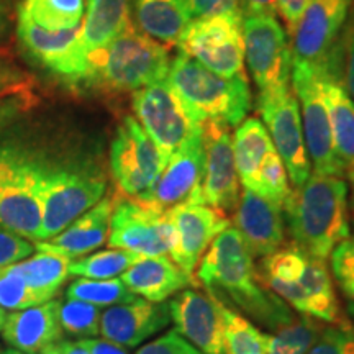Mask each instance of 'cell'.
I'll use <instances>...</instances> for the list:
<instances>
[{
    "mask_svg": "<svg viewBox=\"0 0 354 354\" xmlns=\"http://www.w3.org/2000/svg\"><path fill=\"white\" fill-rule=\"evenodd\" d=\"M312 0H276V10L286 24V33L294 35Z\"/></svg>",
    "mask_w": 354,
    "mask_h": 354,
    "instance_id": "46",
    "label": "cell"
},
{
    "mask_svg": "<svg viewBox=\"0 0 354 354\" xmlns=\"http://www.w3.org/2000/svg\"><path fill=\"white\" fill-rule=\"evenodd\" d=\"M15 21L17 15H13L10 0H0V46H6L12 39Z\"/></svg>",
    "mask_w": 354,
    "mask_h": 354,
    "instance_id": "48",
    "label": "cell"
},
{
    "mask_svg": "<svg viewBox=\"0 0 354 354\" xmlns=\"http://www.w3.org/2000/svg\"><path fill=\"white\" fill-rule=\"evenodd\" d=\"M234 228L241 234L251 256L266 258L286 243V221L282 207L250 189H243Z\"/></svg>",
    "mask_w": 354,
    "mask_h": 354,
    "instance_id": "21",
    "label": "cell"
},
{
    "mask_svg": "<svg viewBox=\"0 0 354 354\" xmlns=\"http://www.w3.org/2000/svg\"><path fill=\"white\" fill-rule=\"evenodd\" d=\"M39 354H64L63 349H61V344H51V346L44 348Z\"/></svg>",
    "mask_w": 354,
    "mask_h": 354,
    "instance_id": "52",
    "label": "cell"
},
{
    "mask_svg": "<svg viewBox=\"0 0 354 354\" xmlns=\"http://www.w3.org/2000/svg\"><path fill=\"white\" fill-rule=\"evenodd\" d=\"M167 81L203 123L238 127L253 107L246 77H221L180 51L172 57Z\"/></svg>",
    "mask_w": 354,
    "mask_h": 354,
    "instance_id": "4",
    "label": "cell"
},
{
    "mask_svg": "<svg viewBox=\"0 0 354 354\" xmlns=\"http://www.w3.org/2000/svg\"><path fill=\"white\" fill-rule=\"evenodd\" d=\"M2 354H25V353H21V351H19V349H13V348H8V349H3V353Z\"/></svg>",
    "mask_w": 354,
    "mask_h": 354,
    "instance_id": "56",
    "label": "cell"
},
{
    "mask_svg": "<svg viewBox=\"0 0 354 354\" xmlns=\"http://www.w3.org/2000/svg\"><path fill=\"white\" fill-rule=\"evenodd\" d=\"M146 256L133 253L128 250H112L92 253L76 261H71L69 276H81L87 279H115L128 271Z\"/></svg>",
    "mask_w": 354,
    "mask_h": 354,
    "instance_id": "33",
    "label": "cell"
},
{
    "mask_svg": "<svg viewBox=\"0 0 354 354\" xmlns=\"http://www.w3.org/2000/svg\"><path fill=\"white\" fill-rule=\"evenodd\" d=\"M61 349H63L64 354H88L87 349L82 346L81 343H71V342H63L59 343Z\"/></svg>",
    "mask_w": 354,
    "mask_h": 354,
    "instance_id": "51",
    "label": "cell"
},
{
    "mask_svg": "<svg viewBox=\"0 0 354 354\" xmlns=\"http://www.w3.org/2000/svg\"><path fill=\"white\" fill-rule=\"evenodd\" d=\"M59 308V300L53 299L50 302L8 313L0 333L2 339L10 348L25 354H39L63 336Z\"/></svg>",
    "mask_w": 354,
    "mask_h": 354,
    "instance_id": "24",
    "label": "cell"
},
{
    "mask_svg": "<svg viewBox=\"0 0 354 354\" xmlns=\"http://www.w3.org/2000/svg\"><path fill=\"white\" fill-rule=\"evenodd\" d=\"M196 276L209 294L221 292L234 307L266 328L277 331L297 318L284 300L259 281L253 256L236 228L228 227L212 241Z\"/></svg>",
    "mask_w": 354,
    "mask_h": 354,
    "instance_id": "1",
    "label": "cell"
},
{
    "mask_svg": "<svg viewBox=\"0 0 354 354\" xmlns=\"http://www.w3.org/2000/svg\"><path fill=\"white\" fill-rule=\"evenodd\" d=\"M245 61L261 92L290 87L292 50L284 26L274 15L243 17Z\"/></svg>",
    "mask_w": 354,
    "mask_h": 354,
    "instance_id": "11",
    "label": "cell"
},
{
    "mask_svg": "<svg viewBox=\"0 0 354 354\" xmlns=\"http://www.w3.org/2000/svg\"><path fill=\"white\" fill-rule=\"evenodd\" d=\"M258 110L274 148L284 162L289 180L300 187L312 176V162L305 146L299 100L294 88L286 87L258 94Z\"/></svg>",
    "mask_w": 354,
    "mask_h": 354,
    "instance_id": "12",
    "label": "cell"
},
{
    "mask_svg": "<svg viewBox=\"0 0 354 354\" xmlns=\"http://www.w3.org/2000/svg\"><path fill=\"white\" fill-rule=\"evenodd\" d=\"M205 141V169L202 184L187 201L203 203L223 214H234L241 198V183L233 154V138L230 128L218 123H203Z\"/></svg>",
    "mask_w": 354,
    "mask_h": 354,
    "instance_id": "16",
    "label": "cell"
},
{
    "mask_svg": "<svg viewBox=\"0 0 354 354\" xmlns=\"http://www.w3.org/2000/svg\"><path fill=\"white\" fill-rule=\"evenodd\" d=\"M331 271L339 290L354 302V233L331 251Z\"/></svg>",
    "mask_w": 354,
    "mask_h": 354,
    "instance_id": "39",
    "label": "cell"
},
{
    "mask_svg": "<svg viewBox=\"0 0 354 354\" xmlns=\"http://www.w3.org/2000/svg\"><path fill=\"white\" fill-rule=\"evenodd\" d=\"M33 102L35 99L26 87L8 92L6 95H0V127H3L13 117L24 113L26 109L32 107Z\"/></svg>",
    "mask_w": 354,
    "mask_h": 354,
    "instance_id": "44",
    "label": "cell"
},
{
    "mask_svg": "<svg viewBox=\"0 0 354 354\" xmlns=\"http://www.w3.org/2000/svg\"><path fill=\"white\" fill-rule=\"evenodd\" d=\"M133 0H86L82 43L87 55L100 51L131 25Z\"/></svg>",
    "mask_w": 354,
    "mask_h": 354,
    "instance_id": "27",
    "label": "cell"
},
{
    "mask_svg": "<svg viewBox=\"0 0 354 354\" xmlns=\"http://www.w3.org/2000/svg\"><path fill=\"white\" fill-rule=\"evenodd\" d=\"M44 162L15 148H0V228L39 241Z\"/></svg>",
    "mask_w": 354,
    "mask_h": 354,
    "instance_id": "5",
    "label": "cell"
},
{
    "mask_svg": "<svg viewBox=\"0 0 354 354\" xmlns=\"http://www.w3.org/2000/svg\"><path fill=\"white\" fill-rule=\"evenodd\" d=\"M165 167L161 151L138 120L123 118L110 146V169L118 189L127 197L138 198L151 189Z\"/></svg>",
    "mask_w": 354,
    "mask_h": 354,
    "instance_id": "13",
    "label": "cell"
},
{
    "mask_svg": "<svg viewBox=\"0 0 354 354\" xmlns=\"http://www.w3.org/2000/svg\"><path fill=\"white\" fill-rule=\"evenodd\" d=\"M84 15L86 0H24L17 8V17L51 32L76 28L84 21Z\"/></svg>",
    "mask_w": 354,
    "mask_h": 354,
    "instance_id": "31",
    "label": "cell"
},
{
    "mask_svg": "<svg viewBox=\"0 0 354 354\" xmlns=\"http://www.w3.org/2000/svg\"><path fill=\"white\" fill-rule=\"evenodd\" d=\"M136 354H203L174 330L158 336L156 339L141 346Z\"/></svg>",
    "mask_w": 354,
    "mask_h": 354,
    "instance_id": "43",
    "label": "cell"
},
{
    "mask_svg": "<svg viewBox=\"0 0 354 354\" xmlns=\"http://www.w3.org/2000/svg\"><path fill=\"white\" fill-rule=\"evenodd\" d=\"M348 30H346V41H344V87L351 95V99L354 100V6H353V12H351V19H349L348 24Z\"/></svg>",
    "mask_w": 354,
    "mask_h": 354,
    "instance_id": "47",
    "label": "cell"
},
{
    "mask_svg": "<svg viewBox=\"0 0 354 354\" xmlns=\"http://www.w3.org/2000/svg\"><path fill=\"white\" fill-rule=\"evenodd\" d=\"M353 6L354 0H312L292 35V66L315 71L338 66V39Z\"/></svg>",
    "mask_w": 354,
    "mask_h": 354,
    "instance_id": "9",
    "label": "cell"
},
{
    "mask_svg": "<svg viewBox=\"0 0 354 354\" xmlns=\"http://www.w3.org/2000/svg\"><path fill=\"white\" fill-rule=\"evenodd\" d=\"M205 169V141L203 128L194 133L167 161L165 169L146 190L140 201L159 212H167L196 194Z\"/></svg>",
    "mask_w": 354,
    "mask_h": 354,
    "instance_id": "18",
    "label": "cell"
},
{
    "mask_svg": "<svg viewBox=\"0 0 354 354\" xmlns=\"http://www.w3.org/2000/svg\"><path fill=\"white\" fill-rule=\"evenodd\" d=\"M66 297L81 300L95 307H113L133 302L136 297L122 279H87L79 277L66 290Z\"/></svg>",
    "mask_w": 354,
    "mask_h": 354,
    "instance_id": "35",
    "label": "cell"
},
{
    "mask_svg": "<svg viewBox=\"0 0 354 354\" xmlns=\"http://www.w3.org/2000/svg\"><path fill=\"white\" fill-rule=\"evenodd\" d=\"M346 310H348V317H349V320L353 322V325H354V302H348V307H346Z\"/></svg>",
    "mask_w": 354,
    "mask_h": 354,
    "instance_id": "55",
    "label": "cell"
},
{
    "mask_svg": "<svg viewBox=\"0 0 354 354\" xmlns=\"http://www.w3.org/2000/svg\"><path fill=\"white\" fill-rule=\"evenodd\" d=\"M39 305L21 276L19 263L0 269V307L17 312Z\"/></svg>",
    "mask_w": 354,
    "mask_h": 354,
    "instance_id": "38",
    "label": "cell"
},
{
    "mask_svg": "<svg viewBox=\"0 0 354 354\" xmlns=\"http://www.w3.org/2000/svg\"><path fill=\"white\" fill-rule=\"evenodd\" d=\"M26 81H28V76L24 69L8 57L0 56V95L26 87Z\"/></svg>",
    "mask_w": 354,
    "mask_h": 354,
    "instance_id": "45",
    "label": "cell"
},
{
    "mask_svg": "<svg viewBox=\"0 0 354 354\" xmlns=\"http://www.w3.org/2000/svg\"><path fill=\"white\" fill-rule=\"evenodd\" d=\"M167 212L177 233V245L169 258L190 276H196L197 266L212 241L230 227L228 216L210 205L190 202L179 203Z\"/></svg>",
    "mask_w": 354,
    "mask_h": 354,
    "instance_id": "19",
    "label": "cell"
},
{
    "mask_svg": "<svg viewBox=\"0 0 354 354\" xmlns=\"http://www.w3.org/2000/svg\"><path fill=\"white\" fill-rule=\"evenodd\" d=\"M240 12L243 17L274 15L276 0H240Z\"/></svg>",
    "mask_w": 354,
    "mask_h": 354,
    "instance_id": "49",
    "label": "cell"
},
{
    "mask_svg": "<svg viewBox=\"0 0 354 354\" xmlns=\"http://www.w3.org/2000/svg\"><path fill=\"white\" fill-rule=\"evenodd\" d=\"M136 28L165 46H176L190 17L183 0H133Z\"/></svg>",
    "mask_w": 354,
    "mask_h": 354,
    "instance_id": "28",
    "label": "cell"
},
{
    "mask_svg": "<svg viewBox=\"0 0 354 354\" xmlns=\"http://www.w3.org/2000/svg\"><path fill=\"white\" fill-rule=\"evenodd\" d=\"M263 286L302 315L330 325H343L348 322L339 307L325 259L308 254L300 271L294 276L284 281H268Z\"/></svg>",
    "mask_w": 354,
    "mask_h": 354,
    "instance_id": "17",
    "label": "cell"
},
{
    "mask_svg": "<svg viewBox=\"0 0 354 354\" xmlns=\"http://www.w3.org/2000/svg\"><path fill=\"white\" fill-rule=\"evenodd\" d=\"M109 246L128 250L146 258L169 256L177 233L169 212H159L136 198H115L110 220Z\"/></svg>",
    "mask_w": 354,
    "mask_h": 354,
    "instance_id": "10",
    "label": "cell"
},
{
    "mask_svg": "<svg viewBox=\"0 0 354 354\" xmlns=\"http://www.w3.org/2000/svg\"><path fill=\"white\" fill-rule=\"evenodd\" d=\"M71 261L64 256L37 251L33 256L20 261L19 268L26 286L30 287L38 304L50 302L56 297L69 277Z\"/></svg>",
    "mask_w": 354,
    "mask_h": 354,
    "instance_id": "30",
    "label": "cell"
},
{
    "mask_svg": "<svg viewBox=\"0 0 354 354\" xmlns=\"http://www.w3.org/2000/svg\"><path fill=\"white\" fill-rule=\"evenodd\" d=\"M233 138V154L234 165H236L238 177L243 189H250L258 192V177L259 169L263 165L264 158L269 151H272L274 145L264 123L256 117L245 118Z\"/></svg>",
    "mask_w": 354,
    "mask_h": 354,
    "instance_id": "29",
    "label": "cell"
},
{
    "mask_svg": "<svg viewBox=\"0 0 354 354\" xmlns=\"http://www.w3.org/2000/svg\"><path fill=\"white\" fill-rule=\"evenodd\" d=\"M122 281L136 297L166 302L177 292L197 286L194 276L180 269L169 256L143 258L122 274Z\"/></svg>",
    "mask_w": 354,
    "mask_h": 354,
    "instance_id": "25",
    "label": "cell"
},
{
    "mask_svg": "<svg viewBox=\"0 0 354 354\" xmlns=\"http://www.w3.org/2000/svg\"><path fill=\"white\" fill-rule=\"evenodd\" d=\"M7 315H8V312H7V310L0 307V333H2V330H3V325H6V322H7Z\"/></svg>",
    "mask_w": 354,
    "mask_h": 354,
    "instance_id": "54",
    "label": "cell"
},
{
    "mask_svg": "<svg viewBox=\"0 0 354 354\" xmlns=\"http://www.w3.org/2000/svg\"><path fill=\"white\" fill-rule=\"evenodd\" d=\"M113 205V197H104L92 209L77 216L55 238L38 241L35 250L50 251V253L64 256L69 261H76L86 254H91L92 251L99 250L109 241Z\"/></svg>",
    "mask_w": 354,
    "mask_h": 354,
    "instance_id": "23",
    "label": "cell"
},
{
    "mask_svg": "<svg viewBox=\"0 0 354 354\" xmlns=\"http://www.w3.org/2000/svg\"><path fill=\"white\" fill-rule=\"evenodd\" d=\"M290 180L287 169L276 149L268 153L259 169L258 194L282 207L290 194Z\"/></svg>",
    "mask_w": 354,
    "mask_h": 354,
    "instance_id": "37",
    "label": "cell"
},
{
    "mask_svg": "<svg viewBox=\"0 0 354 354\" xmlns=\"http://www.w3.org/2000/svg\"><path fill=\"white\" fill-rule=\"evenodd\" d=\"M171 323L169 304L135 299L118 304L102 313L100 335L123 348H136L151 336L161 333Z\"/></svg>",
    "mask_w": 354,
    "mask_h": 354,
    "instance_id": "22",
    "label": "cell"
},
{
    "mask_svg": "<svg viewBox=\"0 0 354 354\" xmlns=\"http://www.w3.org/2000/svg\"><path fill=\"white\" fill-rule=\"evenodd\" d=\"M320 87L326 112H328L331 136L336 158L344 169L354 166V100L339 81L338 66L318 71Z\"/></svg>",
    "mask_w": 354,
    "mask_h": 354,
    "instance_id": "26",
    "label": "cell"
},
{
    "mask_svg": "<svg viewBox=\"0 0 354 354\" xmlns=\"http://www.w3.org/2000/svg\"><path fill=\"white\" fill-rule=\"evenodd\" d=\"M171 61L169 48L131 24L112 43L88 56L82 82L105 92H135L165 81Z\"/></svg>",
    "mask_w": 354,
    "mask_h": 354,
    "instance_id": "3",
    "label": "cell"
},
{
    "mask_svg": "<svg viewBox=\"0 0 354 354\" xmlns=\"http://www.w3.org/2000/svg\"><path fill=\"white\" fill-rule=\"evenodd\" d=\"M131 107L166 165L194 133L203 128L202 118L177 95L167 77L133 92Z\"/></svg>",
    "mask_w": 354,
    "mask_h": 354,
    "instance_id": "7",
    "label": "cell"
},
{
    "mask_svg": "<svg viewBox=\"0 0 354 354\" xmlns=\"http://www.w3.org/2000/svg\"><path fill=\"white\" fill-rule=\"evenodd\" d=\"M174 331L203 354H227L218 302L194 289L177 292L169 302Z\"/></svg>",
    "mask_w": 354,
    "mask_h": 354,
    "instance_id": "20",
    "label": "cell"
},
{
    "mask_svg": "<svg viewBox=\"0 0 354 354\" xmlns=\"http://www.w3.org/2000/svg\"><path fill=\"white\" fill-rule=\"evenodd\" d=\"M15 33L24 51L35 63L69 82H82L88 69V55L82 43V24L76 28L51 30L17 17Z\"/></svg>",
    "mask_w": 354,
    "mask_h": 354,
    "instance_id": "15",
    "label": "cell"
},
{
    "mask_svg": "<svg viewBox=\"0 0 354 354\" xmlns=\"http://www.w3.org/2000/svg\"><path fill=\"white\" fill-rule=\"evenodd\" d=\"M325 326V323L313 317L295 318L290 325L282 326L274 335H266L268 354H307Z\"/></svg>",
    "mask_w": 354,
    "mask_h": 354,
    "instance_id": "32",
    "label": "cell"
},
{
    "mask_svg": "<svg viewBox=\"0 0 354 354\" xmlns=\"http://www.w3.org/2000/svg\"><path fill=\"white\" fill-rule=\"evenodd\" d=\"M346 176L349 179V184H351V205H353V210H354V166L349 167L346 171Z\"/></svg>",
    "mask_w": 354,
    "mask_h": 354,
    "instance_id": "53",
    "label": "cell"
},
{
    "mask_svg": "<svg viewBox=\"0 0 354 354\" xmlns=\"http://www.w3.org/2000/svg\"><path fill=\"white\" fill-rule=\"evenodd\" d=\"M190 20L209 17H243L240 0H183Z\"/></svg>",
    "mask_w": 354,
    "mask_h": 354,
    "instance_id": "41",
    "label": "cell"
},
{
    "mask_svg": "<svg viewBox=\"0 0 354 354\" xmlns=\"http://www.w3.org/2000/svg\"><path fill=\"white\" fill-rule=\"evenodd\" d=\"M290 82L302 110L300 118L313 174L343 177L344 169L336 158L328 112L322 95L320 74L308 66H292Z\"/></svg>",
    "mask_w": 354,
    "mask_h": 354,
    "instance_id": "14",
    "label": "cell"
},
{
    "mask_svg": "<svg viewBox=\"0 0 354 354\" xmlns=\"http://www.w3.org/2000/svg\"><path fill=\"white\" fill-rule=\"evenodd\" d=\"M102 312L99 307L81 300L68 299V302H61L59 322L63 333H68L76 338H95L100 333Z\"/></svg>",
    "mask_w": 354,
    "mask_h": 354,
    "instance_id": "36",
    "label": "cell"
},
{
    "mask_svg": "<svg viewBox=\"0 0 354 354\" xmlns=\"http://www.w3.org/2000/svg\"><path fill=\"white\" fill-rule=\"evenodd\" d=\"M79 343L87 349L88 354H128L127 349L120 344H115L105 338H84Z\"/></svg>",
    "mask_w": 354,
    "mask_h": 354,
    "instance_id": "50",
    "label": "cell"
},
{
    "mask_svg": "<svg viewBox=\"0 0 354 354\" xmlns=\"http://www.w3.org/2000/svg\"><path fill=\"white\" fill-rule=\"evenodd\" d=\"M292 243L315 258H330L339 243L351 236L348 184L342 177L312 174L294 187L282 203Z\"/></svg>",
    "mask_w": 354,
    "mask_h": 354,
    "instance_id": "2",
    "label": "cell"
},
{
    "mask_svg": "<svg viewBox=\"0 0 354 354\" xmlns=\"http://www.w3.org/2000/svg\"><path fill=\"white\" fill-rule=\"evenodd\" d=\"M243 17H209L190 20L177 50L221 77H246Z\"/></svg>",
    "mask_w": 354,
    "mask_h": 354,
    "instance_id": "8",
    "label": "cell"
},
{
    "mask_svg": "<svg viewBox=\"0 0 354 354\" xmlns=\"http://www.w3.org/2000/svg\"><path fill=\"white\" fill-rule=\"evenodd\" d=\"M307 354H354V325L346 322L325 326Z\"/></svg>",
    "mask_w": 354,
    "mask_h": 354,
    "instance_id": "40",
    "label": "cell"
},
{
    "mask_svg": "<svg viewBox=\"0 0 354 354\" xmlns=\"http://www.w3.org/2000/svg\"><path fill=\"white\" fill-rule=\"evenodd\" d=\"M35 245L19 234L0 228V269L20 263L33 253Z\"/></svg>",
    "mask_w": 354,
    "mask_h": 354,
    "instance_id": "42",
    "label": "cell"
},
{
    "mask_svg": "<svg viewBox=\"0 0 354 354\" xmlns=\"http://www.w3.org/2000/svg\"><path fill=\"white\" fill-rule=\"evenodd\" d=\"M105 190L107 180L94 167L44 165L39 241L51 240L59 234L77 216L100 202Z\"/></svg>",
    "mask_w": 354,
    "mask_h": 354,
    "instance_id": "6",
    "label": "cell"
},
{
    "mask_svg": "<svg viewBox=\"0 0 354 354\" xmlns=\"http://www.w3.org/2000/svg\"><path fill=\"white\" fill-rule=\"evenodd\" d=\"M3 353V349H2V346H0V354H2Z\"/></svg>",
    "mask_w": 354,
    "mask_h": 354,
    "instance_id": "57",
    "label": "cell"
},
{
    "mask_svg": "<svg viewBox=\"0 0 354 354\" xmlns=\"http://www.w3.org/2000/svg\"><path fill=\"white\" fill-rule=\"evenodd\" d=\"M216 302H218L220 315L223 320L227 354H268L266 335L263 331L223 302L220 300Z\"/></svg>",
    "mask_w": 354,
    "mask_h": 354,
    "instance_id": "34",
    "label": "cell"
}]
</instances>
